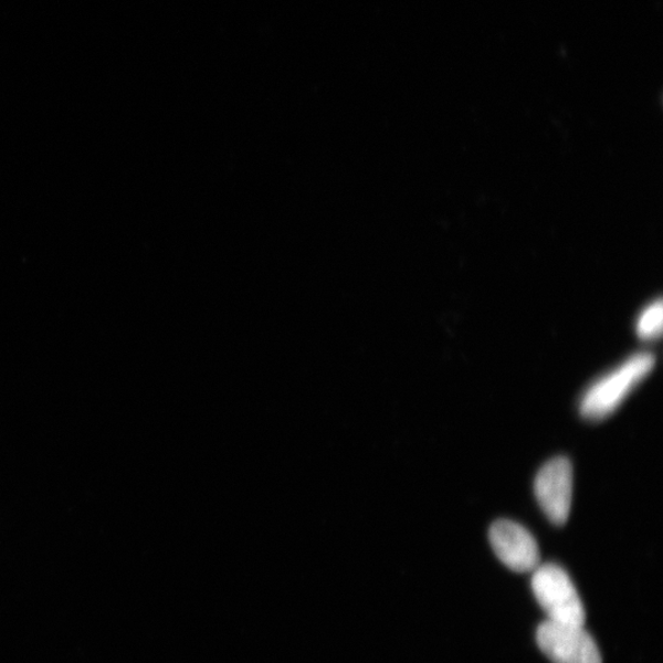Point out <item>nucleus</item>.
<instances>
[{
    "instance_id": "obj_1",
    "label": "nucleus",
    "mask_w": 663,
    "mask_h": 663,
    "mask_svg": "<svg viewBox=\"0 0 663 663\" xmlns=\"http://www.w3.org/2000/svg\"><path fill=\"white\" fill-rule=\"evenodd\" d=\"M654 365L655 359L651 354L640 352L597 380L582 394L581 415L591 422H599L613 414L630 392L646 378Z\"/></svg>"
},
{
    "instance_id": "obj_2",
    "label": "nucleus",
    "mask_w": 663,
    "mask_h": 663,
    "mask_svg": "<svg viewBox=\"0 0 663 663\" xmlns=\"http://www.w3.org/2000/svg\"><path fill=\"white\" fill-rule=\"evenodd\" d=\"M533 572L530 586L547 621L585 627V607L568 572L552 562L539 564Z\"/></svg>"
},
{
    "instance_id": "obj_3",
    "label": "nucleus",
    "mask_w": 663,
    "mask_h": 663,
    "mask_svg": "<svg viewBox=\"0 0 663 663\" xmlns=\"http://www.w3.org/2000/svg\"><path fill=\"white\" fill-rule=\"evenodd\" d=\"M537 643L552 663H602L599 646L585 627L546 621L537 629Z\"/></svg>"
},
{
    "instance_id": "obj_4",
    "label": "nucleus",
    "mask_w": 663,
    "mask_h": 663,
    "mask_svg": "<svg viewBox=\"0 0 663 663\" xmlns=\"http://www.w3.org/2000/svg\"><path fill=\"white\" fill-rule=\"evenodd\" d=\"M572 488V466L567 457L552 459L539 470L535 481V494L551 524L561 526L568 522Z\"/></svg>"
},
{
    "instance_id": "obj_5",
    "label": "nucleus",
    "mask_w": 663,
    "mask_h": 663,
    "mask_svg": "<svg viewBox=\"0 0 663 663\" xmlns=\"http://www.w3.org/2000/svg\"><path fill=\"white\" fill-rule=\"evenodd\" d=\"M490 540L497 558L516 572L534 571L539 566L537 540L511 519H499L490 529Z\"/></svg>"
},
{
    "instance_id": "obj_6",
    "label": "nucleus",
    "mask_w": 663,
    "mask_h": 663,
    "mask_svg": "<svg viewBox=\"0 0 663 663\" xmlns=\"http://www.w3.org/2000/svg\"><path fill=\"white\" fill-rule=\"evenodd\" d=\"M638 335L644 339H654L662 330V305L655 303L649 306L638 320Z\"/></svg>"
}]
</instances>
